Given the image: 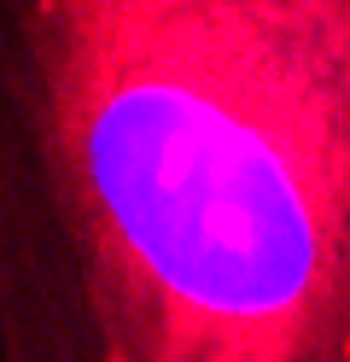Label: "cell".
Returning <instances> with one entry per match:
<instances>
[{
	"label": "cell",
	"instance_id": "6da1fadb",
	"mask_svg": "<svg viewBox=\"0 0 350 362\" xmlns=\"http://www.w3.org/2000/svg\"><path fill=\"white\" fill-rule=\"evenodd\" d=\"M41 134L64 211L152 322V351H240L350 298V0L59 6ZM286 345V339H280Z\"/></svg>",
	"mask_w": 350,
	"mask_h": 362
}]
</instances>
